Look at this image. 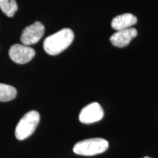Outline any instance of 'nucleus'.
I'll use <instances>...</instances> for the list:
<instances>
[{
	"mask_svg": "<svg viewBox=\"0 0 158 158\" xmlns=\"http://www.w3.org/2000/svg\"><path fill=\"white\" fill-rule=\"evenodd\" d=\"M74 39V33L70 29L64 28L45 38L43 48L47 54L55 56L68 48Z\"/></svg>",
	"mask_w": 158,
	"mask_h": 158,
	"instance_id": "nucleus-1",
	"label": "nucleus"
},
{
	"mask_svg": "<svg viewBox=\"0 0 158 158\" xmlns=\"http://www.w3.org/2000/svg\"><path fill=\"white\" fill-rule=\"evenodd\" d=\"M108 149V142L103 138H95L83 140L75 144L73 152L83 156H93L103 153Z\"/></svg>",
	"mask_w": 158,
	"mask_h": 158,
	"instance_id": "nucleus-2",
	"label": "nucleus"
},
{
	"mask_svg": "<svg viewBox=\"0 0 158 158\" xmlns=\"http://www.w3.org/2000/svg\"><path fill=\"white\" fill-rule=\"evenodd\" d=\"M40 114L36 110L27 112L18 123L15 128V137L22 141L29 137L34 133L40 122Z\"/></svg>",
	"mask_w": 158,
	"mask_h": 158,
	"instance_id": "nucleus-3",
	"label": "nucleus"
},
{
	"mask_svg": "<svg viewBox=\"0 0 158 158\" xmlns=\"http://www.w3.org/2000/svg\"><path fill=\"white\" fill-rule=\"evenodd\" d=\"M35 55V51L29 45L15 44L9 51V56L13 62L23 64L30 62Z\"/></svg>",
	"mask_w": 158,
	"mask_h": 158,
	"instance_id": "nucleus-4",
	"label": "nucleus"
},
{
	"mask_svg": "<svg viewBox=\"0 0 158 158\" xmlns=\"http://www.w3.org/2000/svg\"><path fill=\"white\" fill-rule=\"evenodd\" d=\"M45 31V27L42 23L36 21L23 29L21 36L22 44L31 45L38 42L42 38Z\"/></svg>",
	"mask_w": 158,
	"mask_h": 158,
	"instance_id": "nucleus-5",
	"label": "nucleus"
},
{
	"mask_svg": "<svg viewBox=\"0 0 158 158\" xmlns=\"http://www.w3.org/2000/svg\"><path fill=\"white\" fill-rule=\"evenodd\" d=\"M104 111L98 102H92L84 107L79 114V121L84 124H92L101 120Z\"/></svg>",
	"mask_w": 158,
	"mask_h": 158,
	"instance_id": "nucleus-6",
	"label": "nucleus"
},
{
	"mask_svg": "<svg viewBox=\"0 0 158 158\" xmlns=\"http://www.w3.org/2000/svg\"><path fill=\"white\" fill-rule=\"evenodd\" d=\"M137 35L138 31L133 27L121 29L110 36V41L114 46L124 48L129 45L132 40L137 36Z\"/></svg>",
	"mask_w": 158,
	"mask_h": 158,
	"instance_id": "nucleus-7",
	"label": "nucleus"
},
{
	"mask_svg": "<svg viewBox=\"0 0 158 158\" xmlns=\"http://www.w3.org/2000/svg\"><path fill=\"white\" fill-rule=\"evenodd\" d=\"M137 18L131 13H124L114 18L112 20L111 27L116 31L130 28L137 23Z\"/></svg>",
	"mask_w": 158,
	"mask_h": 158,
	"instance_id": "nucleus-8",
	"label": "nucleus"
},
{
	"mask_svg": "<svg viewBox=\"0 0 158 158\" xmlns=\"http://www.w3.org/2000/svg\"><path fill=\"white\" fill-rule=\"evenodd\" d=\"M17 94V91L13 86L0 84V102H7L13 100Z\"/></svg>",
	"mask_w": 158,
	"mask_h": 158,
	"instance_id": "nucleus-9",
	"label": "nucleus"
},
{
	"mask_svg": "<svg viewBox=\"0 0 158 158\" xmlns=\"http://www.w3.org/2000/svg\"><path fill=\"white\" fill-rule=\"evenodd\" d=\"M0 9L8 17H13L18 10L15 0H0Z\"/></svg>",
	"mask_w": 158,
	"mask_h": 158,
	"instance_id": "nucleus-10",
	"label": "nucleus"
},
{
	"mask_svg": "<svg viewBox=\"0 0 158 158\" xmlns=\"http://www.w3.org/2000/svg\"><path fill=\"white\" fill-rule=\"evenodd\" d=\"M143 158H151V157H143Z\"/></svg>",
	"mask_w": 158,
	"mask_h": 158,
	"instance_id": "nucleus-11",
	"label": "nucleus"
}]
</instances>
